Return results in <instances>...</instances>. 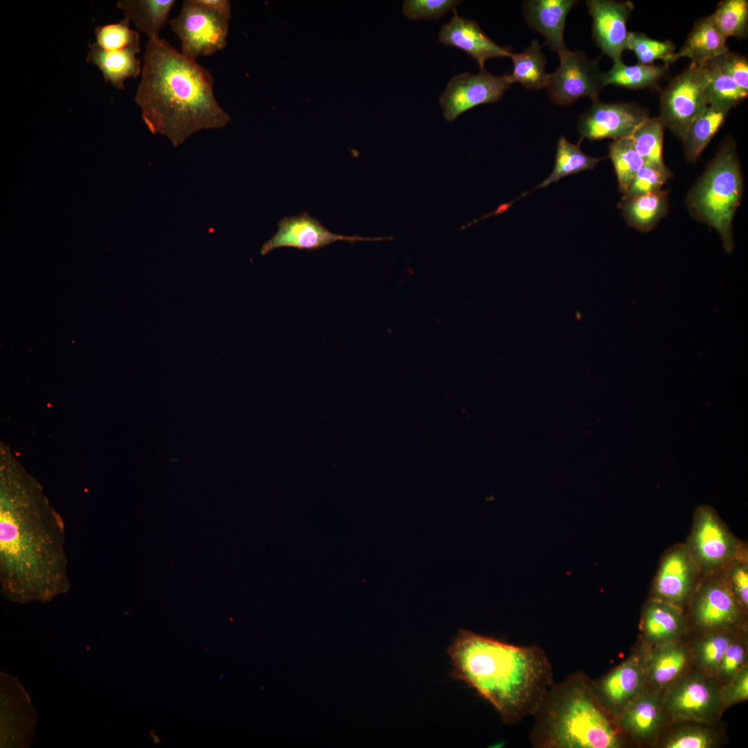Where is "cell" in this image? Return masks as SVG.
<instances>
[{
  "mask_svg": "<svg viewBox=\"0 0 748 748\" xmlns=\"http://www.w3.org/2000/svg\"><path fill=\"white\" fill-rule=\"evenodd\" d=\"M0 508V580L20 599L46 598L69 587L64 521L21 484L4 486Z\"/></svg>",
  "mask_w": 748,
  "mask_h": 748,
  "instance_id": "cell-1",
  "label": "cell"
},
{
  "mask_svg": "<svg viewBox=\"0 0 748 748\" xmlns=\"http://www.w3.org/2000/svg\"><path fill=\"white\" fill-rule=\"evenodd\" d=\"M134 100L149 130L166 136L174 147L231 120L216 100L210 72L165 39H148Z\"/></svg>",
  "mask_w": 748,
  "mask_h": 748,
  "instance_id": "cell-2",
  "label": "cell"
},
{
  "mask_svg": "<svg viewBox=\"0 0 748 748\" xmlns=\"http://www.w3.org/2000/svg\"><path fill=\"white\" fill-rule=\"evenodd\" d=\"M452 675L490 702L505 724L533 715L553 684L538 645L519 646L461 630L447 650Z\"/></svg>",
  "mask_w": 748,
  "mask_h": 748,
  "instance_id": "cell-3",
  "label": "cell"
},
{
  "mask_svg": "<svg viewBox=\"0 0 748 748\" xmlns=\"http://www.w3.org/2000/svg\"><path fill=\"white\" fill-rule=\"evenodd\" d=\"M530 732L535 748H617L623 745L617 720L600 702L584 673L553 684L533 715Z\"/></svg>",
  "mask_w": 748,
  "mask_h": 748,
  "instance_id": "cell-4",
  "label": "cell"
},
{
  "mask_svg": "<svg viewBox=\"0 0 748 748\" xmlns=\"http://www.w3.org/2000/svg\"><path fill=\"white\" fill-rule=\"evenodd\" d=\"M742 188L736 143L727 137L691 190L687 204L695 217L719 233L728 251L732 249V221Z\"/></svg>",
  "mask_w": 748,
  "mask_h": 748,
  "instance_id": "cell-5",
  "label": "cell"
},
{
  "mask_svg": "<svg viewBox=\"0 0 748 748\" xmlns=\"http://www.w3.org/2000/svg\"><path fill=\"white\" fill-rule=\"evenodd\" d=\"M702 576L722 571L733 561L747 556V549L709 505L694 513L690 534L684 543Z\"/></svg>",
  "mask_w": 748,
  "mask_h": 748,
  "instance_id": "cell-6",
  "label": "cell"
},
{
  "mask_svg": "<svg viewBox=\"0 0 748 748\" xmlns=\"http://www.w3.org/2000/svg\"><path fill=\"white\" fill-rule=\"evenodd\" d=\"M706 64H691L673 78L660 97L659 120L682 139L693 119L708 106Z\"/></svg>",
  "mask_w": 748,
  "mask_h": 748,
  "instance_id": "cell-7",
  "label": "cell"
},
{
  "mask_svg": "<svg viewBox=\"0 0 748 748\" xmlns=\"http://www.w3.org/2000/svg\"><path fill=\"white\" fill-rule=\"evenodd\" d=\"M229 20L199 0H186L179 15L168 21L179 39L181 53L195 60L208 56L226 46Z\"/></svg>",
  "mask_w": 748,
  "mask_h": 748,
  "instance_id": "cell-8",
  "label": "cell"
},
{
  "mask_svg": "<svg viewBox=\"0 0 748 748\" xmlns=\"http://www.w3.org/2000/svg\"><path fill=\"white\" fill-rule=\"evenodd\" d=\"M560 66L549 75L547 85L551 100L556 105H569L581 98L592 102L599 100L605 85V73L596 60L589 59L580 51L569 49L559 55Z\"/></svg>",
  "mask_w": 748,
  "mask_h": 748,
  "instance_id": "cell-9",
  "label": "cell"
},
{
  "mask_svg": "<svg viewBox=\"0 0 748 748\" xmlns=\"http://www.w3.org/2000/svg\"><path fill=\"white\" fill-rule=\"evenodd\" d=\"M514 82L511 74L498 76L485 69L454 76L439 98L445 120L454 121L477 105L497 102Z\"/></svg>",
  "mask_w": 748,
  "mask_h": 748,
  "instance_id": "cell-10",
  "label": "cell"
},
{
  "mask_svg": "<svg viewBox=\"0 0 748 748\" xmlns=\"http://www.w3.org/2000/svg\"><path fill=\"white\" fill-rule=\"evenodd\" d=\"M691 599L695 622L708 630L729 627L736 624L745 612L730 589L722 571L702 576Z\"/></svg>",
  "mask_w": 748,
  "mask_h": 748,
  "instance_id": "cell-11",
  "label": "cell"
},
{
  "mask_svg": "<svg viewBox=\"0 0 748 748\" xmlns=\"http://www.w3.org/2000/svg\"><path fill=\"white\" fill-rule=\"evenodd\" d=\"M664 706L673 719L709 722L717 718L722 706L720 690L699 675L679 679L667 691Z\"/></svg>",
  "mask_w": 748,
  "mask_h": 748,
  "instance_id": "cell-12",
  "label": "cell"
},
{
  "mask_svg": "<svg viewBox=\"0 0 748 748\" xmlns=\"http://www.w3.org/2000/svg\"><path fill=\"white\" fill-rule=\"evenodd\" d=\"M701 578L685 544H675L661 558L652 582V598L682 608L691 598Z\"/></svg>",
  "mask_w": 748,
  "mask_h": 748,
  "instance_id": "cell-13",
  "label": "cell"
},
{
  "mask_svg": "<svg viewBox=\"0 0 748 748\" xmlns=\"http://www.w3.org/2000/svg\"><path fill=\"white\" fill-rule=\"evenodd\" d=\"M648 117V110L637 104L598 100L580 117L578 131L589 140L626 138Z\"/></svg>",
  "mask_w": 748,
  "mask_h": 748,
  "instance_id": "cell-14",
  "label": "cell"
},
{
  "mask_svg": "<svg viewBox=\"0 0 748 748\" xmlns=\"http://www.w3.org/2000/svg\"><path fill=\"white\" fill-rule=\"evenodd\" d=\"M392 237L368 238L335 234L327 229L318 220L307 213L285 217L278 222L277 232L262 247L260 253L266 255L280 247L316 250L339 240L350 243L357 241L393 240Z\"/></svg>",
  "mask_w": 748,
  "mask_h": 748,
  "instance_id": "cell-15",
  "label": "cell"
},
{
  "mask_svg": "<svg viewBox=\"0 0 748 748\" xmlns=\"http://www.w3.org/2000/svg\"><path fill=\"white\" fill-rule=\"evenodd\" d=\"M592 17V37L602 53L613 63L623 61L629 31L627 23L634 8L630 1L589 0L586 1Z\"/></svg>",
  "mask_w": 748,
  "mask_h": 748,
  "instance_id": "cell-16",
  "label": "cell"
},
{
  "mask_svg": "<svg viewBox=\"0 0 748 748\" xmlns=\"http://www.w3.org/2000/svg\"><path fill=\"white\" fill-rule=\"evenodd\" d=\"M645 676L644 664L630 657L597 682L596 693L605 709L616 718L640 694Z\"/></svg>",
  "mask_w": 748,
  "mask_h": 748,
  "instance_id": "cell-17",
  "label": "cell"
},
{
  "mask_svg": "<svg viewBox=\"0 0 748 748\" xmlns=\"http://www.w3.org/2000/svg\"><path fill=\"white\" fill-rule=\"evenodd\" d=\"M438 41L465 52L477 62L481 70L484 69L486 60L510 57L513 54L509 48L501 46L490 39L477 21L459 17L456 12L450 21L440 29Z\"/></svg>",
  "mask_w": 748,
  "mask_h": 748,
  "instance_id": "cell-18",
  "label": "cell"
},
{
  "mask_svg": "<svg viewBox=\"0 0 748 748\" xmlns=\"http://www.w3.org/2000/svg\"><path fill=\"white\" fill-rule=\"evenodd\" d=\"M578 3L575 0H528L524 2V13L529 26L541 33L552 51L561 54L567 50L564 28L569 12Z\"/></svg>",
  "mask_w": 748,
  "mask_h": 748,
  "instance_id": "cell-19",
  "label": "cell"
},
{
  "mask_svg": "<svg viewBox=\"0 0 748 748\" xmlns=\"http://www.w3.org/2000/svg\"><path fill=\"white\" fill-rule=\"evenodd\" d=\"M86 61L96 65L102 71L105 82L116 89H124V82L141 73V64L136 54L140 47L130 46L116 51H107L96 43L89 44Z\"/></svg>",
  "mask_w": 748,
  "mask_h": 748,
  "instance_id": "cell-20",
  "label": "cell"
},
{
  "mask_svg": "<svg viewBox=\"0 0 748 748\" xmlns=\"http://www.w3.org/2000/svg\"><path fill=\"white\" fill-rule=\"evenodd\" d=\"M662 707L656 693L639 694L617 718L623 731L636 739L652 737L661 724Z\"/></svg>",
  "mask_w": 748,
  "mask_h": 748,
  "instance_id": "cell-21",
  "label": "cell"
},
{
  "mask_svg": "<svg viewBox=\"0 0 748 748\" xmlns=\"http://www.w3.org/2000/svg\"><path fill=\"white\" fill-rule=\"evenodd\" d=\"M641 625L645 637L651 642L658 645L673 641L684 629L682 608L652 598L643 610Z\"/></svg>",
  "mask_w": 748,
  "mask_h": 748,
  "instance_id": "cell-22",
  "label": "cell"
},
{
  "mask_svg": "<svg viewBox=\"0 0 748 748\" xmlns=\"http://www.w3.org/2000/svg\"><path fill=\"white\" fill-rule=\"evenodd\" d=\"M727 39L718 30L709 16L697 20L673 62L688 57L691 62L704 64L729 50Z\"/></svg>",
  "mask_w": 748,
  "mask_h": 748,
  "instance_id": "cell-23",
  "label": "cell"
},
{
  "mask_svg": "<svg viewBox=\"0 0 748 748\" xmlns=\"http://www.w3.org/2000/svg\"><path fill=\"white\" fill-rule=\"evenodd\" d=\"M688 654L685 648L673 641L658 644L644 664L650 682L663 688L678 679L686 667Z\"/></svg>",
  "mask_w": 748,
  "mask_h": 748,
  "instance_id": "cell-24",
  "label": "cell"
},
{
  "mask_svg": "<svg viewBox=\"0 0 748 748\" xmlns=\"http://www.w3.org/2000/svg\"><path fill=\"white\" fill-rule=\"evenodd\" d=\"M175 0H121L117 6L125 19L132 21L148 39L159 38L161 29L168 23V16Z\"/></svg>",
  "mask_w": 748,
  "mask_h": 748,
  "instance_id": "cell-25",
  "label": "cell"
},
{
  "mask_svg": "<svg viewBox=\"0 0 748 748\" xmlns=\"http://www.w3.org/2000/svg\"><path fill=\"white\" fill-rule=\"evenodd\" d=\"M730 109L709 105L690 123L682 138L684 154L695 162L709 142L724 125Z\"/></svg>",
  "mask_w": 748,
  "mask_h": 748,
  "instance_id": "cell-26",
  "label": "cell"
},
{
  "mask_svg": "<svg viewBox=\"0 0 748 748\" xmlns=\"http://www.w3.org/2000/svg\"><path fill=\"white\" fill-rule=\"evenodd\" d=\"M620 208L630 225L639 230L648 231L667 213L666 194L661 190L623 199Z\"/></svg>",
  "mask_w": 748,
  "mask_h": 748,
  "instance_id": "cell-27",
  "label": "cell"
},
{
  "mask_svg": "<svg viewBox=\"0 0 748 748\" xmlns=\"http://www.w3.org/2000/svg\"><path fill=\"white\" fill-rule=\"evenodd\" d=\"M542 47L538 41L533 40L523 52L511 55L513 63L511 75L515 82L531 89L547 87L550 74L546 72V58L541 51Z\"/></svg>",
  "mask_w": 748,
  "mask_h": 748,
  "instance_id": "cell-28",
  "label": "cell"
},
{
  "mask_svg": "<svg viewBox=\"0 0 748 748\" xmlns=\"http://www.w3.org/2000/svg\"><path fill=\"white\" fill-rule=\"evenodd\" d=\"M667 65H627L623 61L613 63L605 73V85H614L631 89L651 88L657 84L666 73Z\"/></svg>",
  "mask_w": 748,
  "mask_h": 748,
  "instance_id": "cell-29",
  "label": "cell"
},
{
  "mask_svg": "<svg viewBox=\"0 0 748 748\" xmlns=\"http://www.w3.org/2000/svg\"><path fill=\"white\" fill-rule=\"evenodd\" d=\"M664 130V126L659 117L649 116L630 136L644 163L666 167L663 159Z\"/></svg>",
  "mask_w": 748,
  "mask_h": 748,
  "instance_id": "cell-30",
  "label": "cell"
},
{
  "mask_svg": "<svg viewBox=\"0 0 748 748\" xmlns=\"http://www.w3.org/2000/svg\"><path fill=\"white\" fill-rule=\"evenodd\" d=\"M599 161V159L585 154L580 148V143L572 144L561 136L558 144L554 169L538 187H546L567 175L593 169Z\"/></svg>",
  "mask_w": 748,
  "mask_h": 748,
  "instance_id": "cell-31",
  "label": "cell"
},
{
  "mask_svg": "<svg viewBox=\"0 0 748 748\" xmlns=\"http://www.w3.org/2000/svg\"><path fill=\"white\" fill-rule=\"evenodd\" d=\"M709 18L726 39L745 38L748 33V1H722Z\"/></svg>",
  "mask_w": 748,
  "mask_h": 748,
  "instance_id": "cell-32",
  "label": "cell"
},
{
  "mask_svg": "<svg viewBox=\"0 0 748 748\" xmlns=\"http://www.w3.org/2000/svg\"><path fill=\"white\" fill-rule=\"evenodd\" d=\"M708 69L706 96L709 105L728 109L738 106L748 96L728 75L710 62Z\"/></svg>",
  "mask_w": 748,
  "mask_h": 748,
  "instance_id": "cell-33",
  "label": "cell"
},
{
  "mask_svg": "<svg viewBox=\"0 0 748 748\" xmlns=\"http://www.w3.org/2000/svg\"><path fill=\"white\" fill-rule=\"evenodd\" d=\"M609 154L615 169L619 190L624 195L644 161L636 151L630 137L614 140L609 145Z\"/></svg>",
  "mask_w": 748,
  "mask_h": 748,
  "instance_id": "cell-34",
  "label": "cell"
},
{
  "mask_svg": "<svg viewBox=\"0 0 748 748\" xmlns=\"http://www.w3.org/2000/svg\"><path fill=\"white\" fill-rule=\"evenodd\" d=\"M675 48V45L670 40H657L643 33L633 31L628 33L625 48L634 52L639 64H653L655 61L660 60L667 66L673 63Z\"/></svg>",
  "mask_w": 748,
  "mask_h": 748,
  "instance_id": "cell-35",
  "label": "cell"
},
{
  "mask_svg": "<svg viewBox=\"0 0 748 748\" xmlns=\"http://www.w3.org/2000/svg\"><path fill=\"white\" fill-rule=\"evenodd\" d=\"M130 21L98 26L95 29L96 44L107 51H116L130 46L140 47L139 35L130 28Z\"/></svg>",
  "mask_w": 748,
  "mask_h": 748,
  "instance_id": "cell-36",
  "label": "cell"
},
{
  "mask_svg": "<svg viewBox=\"0 0 748 748\" xmlns=\"http://www.w3.org/2000/svg\"><path fill=\"white\" fill-rule=\"evenodd\" d=\"M670 175L666 167L644 163L633 177L623 199L659 191Z\"/></svg>",
  "mask_w": 748,
  "mask_h": 748,
  "instance_id": "cell-37",
  "label": "cell"
},
{
  "mask_svg": "<svg viewBox=\"0 0 748 748\" xmlns=\"http://www.w3.org/2000/svg\"><path fill=\"white\" fill-rule=\"evenodd\" d=\"M732 641L731 634L723 632L713 633L705 637L696 650V657L700 666L707 670H718Z\"/></svg>",
  "mask_w": 748,
  "mask_h": 748,
  "instance_id": "cell-38",
  "label": "cell"
},
{
  "mask_svg": "<svg viewBox=\"0 0 748 748\" xmlns=\"http://www.w3.org/2000/svg\"><path fill=\"white\" fill-rule=\"evenodd\" d=\"M460 3L458 0H406L402 5V11L404 16L411 20L436 19L448 11L456 12Z\"/></svg>",
  "mask_w": 748,
  "mask_h": 748,
  "instance_id": "cell-39",
  "label": "cell"
},
{
  "mask_svg": "<svg viewBox=\"0 0 748 748\" xmlns=\"http://www.w3.org/2000/svg\"><path fill=\"white\" fill-rule=\"evenodd\" d=\"M708 62L722 70L748 93V59L746 55L728 50Z\"/></svg>",
  "mask_w": 748,
  "mask_h": 748,
  "instance_id": "cell-40",
  "label": "cell"
},
{
  "mask_svg": "<svg viewBox=\"0 0 748 748\" xmlns=\"http://www.w3.org/2000/svg\"><path fill=\"white\" fill-rule=\"evenodd\" d=\"M722 573L735 598L746 611L748 607L747 556L733 561Z\"/></svg>",
  "mask_w": 748,
  "mask_h": 748,
  "instance_id": "cell-41",
  "label": "cell"
},
{
  "mask_svg": "<svg viewBox=\"0 0 748 748\" xmlns=\"http://www.w3.org/2000/svg\"><path fill=\"white\" fill-rule=\"evenodd\" d=\"M714 738L707 730L693 727L684 728L664 743L667 748H708L713 746Z\"/></svg>",
  "mask_w": 748,
  "mask_h": 748,
  "instance_id": "cell-42",
  "label": "cell"
},
{
  "mask_svg": "<svg viewBox=\"0 0 748 748\" xmlns=\"http://www.w3.org/2000/svg\"><path fill=\"white\" fill-rule=\"evenodd\" d=\"M720 690L722 706L745 701L748 697V668L745 666Z\"/></svg>",
  "mask_w": 748,
  "mask_h": 748,
  "instance_id": "cell-43",
  "label": "cell"
},
{
  "mask_svg": "<svg viewBox=\"0 0 748 748\" xmlns=\"http://www.w3.org/2000/svg\"><path fill=\"white\" fill-rule=\"evenodd\" d=\"M746 658L745 645L740 641H732L723 655L717 670L718 673L722 677L730 679L745 666Z\"/></svg>",
  "mask_w": 748,
  "mask_h": 748,
  "instance_id": "cell-44",
  "label": "cell"
},
{
  "mask_svg": "<svg viewBox=\"0 0 748 748\" xmlns=\"http://www.w3.org/2000/svg\"><path fill=\"white\" fill-rule=\"evenodd\" d=\"M202 3L210 6L221 14L229 20L231 19V6L227 0H199Z\"/></svg>",
  "mask_w": 748,
  "mask_h": 748,
  "instance_id": "cell-45",
  "label": "cell"
}]
</instances>
